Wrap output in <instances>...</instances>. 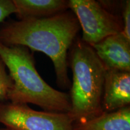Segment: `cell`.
Returning <instances> with one entry per match:
<instances>
[{
	"mask_svg": "<svg viewBox=\"0 0 130 130\" xmlns=\"http://www.w3.org/2000/svg\"><path fill=\"white\" fill-rule=\"evenodd\" d=\"M80 25L72 11L44 18L10 21L0 27V42L8 46H25L44 53L54 66L57 83L68 88V51L75 40Z\"/></svg>",
	"mask_w": 130,
	"mask_h": 130,
	"instance_id": "cell-1",
	"label": "cell"
},
{
	"mask_svg": "<svg viewBox=\"0 0 130 130\" xmlns=\"http://www.w3.org/2000/svg\"><path fill=\"white\" fill-rule=\"evenodd\" d=\"M0 57L9 69L13 83L8 101L32 104L46 111L69 113V95L53 88L40 77L36 68L34 57L28 48L8 46L0 42Z\"/></svg>",
	"mask_w": 130,
	"mask_h": 130,
	"instance_id": "cell-2",
	"label": "cell"
},
{
	"mask_svg": "<svg viewBox=\"0 0 130 130\" xmlns=\"http://www.w3.org/2000/svg\"><path fill=\"white\" fill-rule=\"evenodd\" d=\"M72 84L69 113L75 122L84 121L104 113L102 99L106 68L90 45L78 38L71 46Z\"/></svg>",
	"mask_w": 130,
	"mask_h": 130,
	"instance_id": "cell-3",
	"label": "cell"
},
{
	"mask_svg": "<svg viewBox=\"0 0 130 130\" xmlns=\"http://www.w3.org/2000/svg\"><path fill=\"white\" fill-rule=\"evenodd\" d=\"M69 8L78 19L83 30L81 40L89 45L98 43L108 36L122 32L121 16L105 9L94 0H70Z\"/></svg>",
	"mask_w": 130,
	"mask_h": 130,
	"instance_id": "cell-4",
	"label": "cell"
},
{
	"mask_svg": "<svg viewBox=\"0 0 130 130\" xmlns=\"http://www.w3.org/2000/svg\"><path fill=\"white\" fill-rule=\"evenodd\" d=\"M0 123L12 130H73L68 113L36 111L28 104L0 102Z\"/></svg>",
	"mask_w": 130,
	"mask_h": 130,
	"instance_id": "cell-5",
	"label": "cell"
},
{
	"mask_svg": "<svg viewBox=\"0 0 130 130\" xmlns=\"http://www.w3.org/2000/svg\"><path fill=\"white\" fill-rule=\"evenodd\" d=\"M90 46L106 69L130 72V40L122 32Z\"/></svg>",
	"mask_w": 130,
	"mask_h": 130,
	"instance_id": "cell-6",
	"label": "cell"
},
{
	"mask_svg": "<svg viewBox=\"0 0 130 130\" xmlns=\"http://www.w3.org/2000/svg\"><path fill=\"white\" fill-rule=\"evenodd\" d=\"M130 104V72L105 70L102 99L104 111H116Z\"/></svg>",
	"mask_w": 130,
	"mask_h": 130,
	"instance_id": "cell-7",
	"label": "cell"
},
{
	"mask_svg": "<svg viewBox=\"0 0 130 130\" xmlns=\"http://www.w3.org/2000/svg\"><path fill=\"white\" fill-rule=\"evenodd\" d=\"M19 20L44 18L64 12L69 8L65 0H13Z\"/></svg>",
	"mask_w": 130,
	"mask_h": 130,
	"instance_id": "cell-8",
	"label": "cell"
},
{
	"mask_svg": "<svg viewBox=\"0 0 130 130\" xmlns=\"http://www.w3.org/2000/svg\"><path fill=\"white\" fill-rule=\"evenodd\" d=\"M73 130H130V107L104 111L90 119L75 122Z\"/></svg>",
	"mask_w": 130,
	"mask_h": 130,
	"instance_id": "cell-9",
	"label": "cell"
},
{
	"mask_svg": "<svg viewBox=\"0 0 130 130\" xmlns=\"http://www.w3.org/2000/svg\"><path fill=\"white\" fill-rule=\"evenodd\" d=\"M13 84L12 79L6 71V65L0 57V102L8 101Z\"/></svg>",
	"mask_w": 130,
	"mask_h": 130,
	"instance_id": "cell-10",
	"label": "cell"
},
{
	"mask_svg": "<svg viewBox=\"0 0 130 130\" xmlns=\"http://www.w3.org/2000/svg\"><path fill=\"white\" fill-rule=\"evenodd\" d=\"M123 35L130 40V1H126L122 10V17Z\"/></svg>",
	"mask_w": 130,
	"mask_h": 130,
	"instance_id": "cell-11",
	"label": "cell"
},
{
	"mask_svg": "<svg viewBox=\"0 0 130 130\" xmlns=\"http://www.w3.org/2000/svg\"><path fill=\"white\" fill-rule=\"evenodd\" d=\"M15 12L13 0H0V23L10 14L15 13Z\"/></svg>",
	"mask_w": 130,
	"mask_h": 130,
	"instance_id": "cell-12",
	"label": "cell"
},
{
	"mask_svg": "<svg viewBox=\"0 0 130 130\" xmlns=\"http://www.w3.org/2000/svg\"><path fill=\"white\" fill-rule=\"evenodd\" d=\"M0 130H12V129H10V128L5 127V128H1V129H0Z\"/></svg>",
	"mask_w": 130,
	"mask_h": 130,
	"instance_id": "cell-13",
	"label": "cell"
}]
</instances>
